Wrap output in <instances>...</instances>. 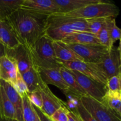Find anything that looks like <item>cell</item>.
<instances>
[{"label":"cell","instance_id":"obj_9","mask_svg":"<svg viewBox=\"0 0 121 121\" xmlns=\"http://www.w3.org/2000/svg\"><path fill=\"white\" fill-rule=\"evenodd\" d=\"M6 56L16 65L20 74L24 73L34 66L28 48L25 45L20 44L13 48H7Z\"/></svg>","mask_w":121,"mask_h":121},{"label":"cell","instance_id":"obj_28","mask_svg":"<svg viewBox=\"0 0 121 121\" xmlns=\"http://www.w3.org/2000/svg\"><path fill=\"white\" fill-rule=\"evenodd\" d=\"M121 73L108 79L106 87L107 91L116 93H121Z\"/></svg>","mask_w":121,"mask_h":121},{"label":"cell","instance_id":"obj_1","mask_svg":"<svg viewBox=\"0 0 121 121\" xmlns=\"http://www.w3.org/2000/svg\"><path fill=\"white\" fill-rule=\"evenodd\" d=\"M47 17L20 8L6 20L11 26L20 43L28 47L45 34Z\"/></svg>","mask_w":121,"mask_h":121},{"label":"cell","instance_id":"obj_5","mask_svg":"<svg viewBox=\"0 0 121 121\" xmlns=\"http://www.w3.org/2000/svg\"><path fill=\"white\" fill-rule=\"evenodd\" d=\"M65 44L82 58L84 62L91 63H100L109 50L108 47L100 44Z\"/></svg>","mask_w":121,"mask_h":121},{"label":"cell","instance_id":"obj_23","mask_svg":"<svg viewBox=\"0 0 121 121\" xmlns=\"http://www.w3.org/2000/svg\"><path fill=\"white\" fill-rule=\"evenodd\" d=\"M0 118L16 119L14 106L8 99L4 90L0 85Z\"/></svg>","mask_w":121,"mask_h":121},{"label":"cell","instance_id":"obj_31","mask_svg":"<svg viewBox=\"0 0 121 121\" xmlns=\"http://www.w3.org/2000/svg\"><path fill=\"white\" fill-rule=\"evenodd\" d=\"M121 30L117 26L115 18H114L112 21L109 30L110 40H111V44L112 46H113V44L116 41L121 40Z\"/></svg>","mask_w":121,"mask_h":121},{"label":"cell","instance_id":"obj_2","mask_svg":"<svg viewBox=\"0 0 121 121\" xmlns=\"http://www.w3.org/2000/svg\"><path fill=\"white\" fill-rule=\"evenodd\" d=\"M89 32L86 20L56 14L48 16L45 34L53 41H61L74 32Z\"/></svg>","mask_w":121,"mask_h":121},{"label":"cell","instance_id":"obj_35","mask_svg":"<svg viewBox=\"0 0 121 121\" xmlns=\"http://www.w3.org/2000/svg\"><path fill=\"white\" fill-rule=\"evenodd\" d=\"M33 107H34V110H35V112H36V113L37 114L40 121H52L50 119V118L47 117L44 113H43L42 111H41L40 109L37 108H36L35 106H34V105H33Z\"/></svg>","mask_w":121,"mask_h":121},{"label":"cell","instance_id":"obj_10","mask_svg":"<svg viewBox=\"0 0 121 121\" xmlns=\"http://www.w3.org/2000/svg\"><path fill=\"white\" fill-rule=\"evenodd\" d=\"M20 9L46 16L59 13L54 0H24Z\"/></svg>","mask_w":121,"mask_h":121},{"label":"cell","instance_id":"obj_6","mask_svg":"<svg viewBox=\"0 0 121 121\" xmlns=\"http://www.w3.org/2000/svg\"><path fill=\"white\" fill-rule=\"evenodd\" d=\"M58 61L61 66L67 69L79 72L100 83L106 85L108 78L99 64L86 63L82 61L65 62L58 60Z\"/></svg>","mask_w":121,"mask_h":121},{"label":"cell","instance_id":"obj_33","mask_svg":"<svg viewBox=\"0 0 121 121\" xmlns=\"http://www.w3.org/2000/svg\"><path fill=\"white\" fill-rule=\"evenodd\" d=\"M77 111H78V113L80 115V116L82 118L83 121H97L85 109V108L83 107L80 101L79 102V105H78V107H77Z\"/></svg>","mask_w":121,"mask_h":121},{"label":"cell","instance_id":"obj_11","mask_svg":"<svg viewBox=\"0 0 121 121\" xmlns=\"http://www.w3.org/2000/svg\"><path fill=\"white\" fill-rule=\"evenodd\" d=\"M121 53L120 44L118 47L113 46L109 49L102 61L99 64L108 79L121 73Z\"/></svg>","mask_w":121,"mask_h":121},{"label":"cell","instance_id":"obj_26","mask_svg":"<svg viewBox=\"0 0 121 121\" xmlns=\"http://www.w3.org/2000/svg\"><path fill=\"white\" fill-rule=\"evenodd\" d=\"M113 19H114L113 18H108L106 19L104 27L96 35L100 44L106 46L109 49L113 47L111 44V40H110L109 30Z\"/></svg>","mask_w":121,"mask_h":121},{"label":"cell","instance_id":"obj_16","mask_svg":"<svg viewBox=\"0 0 121 121\" xmlns=\"http://www.w3.org/2000/svg\"><path fill=\"white\" fill-rule=\"evenodd\" d=\"M18 72L16 65L7 56L0 59V79L13 85Z\"/></svg>","mask_w":121,"mask_h":121},{"label":"cell","instance_id":"obj_7","mask_svg":"<svg viewBox=\"0 0 121 121\" xmlns=\"http://www.w3.org/2000/svg\"><path fill=\"white\" fill-rule=\"evenodd\" d=\"M80 101L85 109L97 121H121L102 103L89 96H82Z\"/></svg>","mask_w":121,"mask_h":121},{"label":"cell","instance_id":"obj_30","mask_svg":"<svg viewBox=\"0 0 121 121\" xmlns=\"http://www.w3.org/2000/svg\"><path fill=\"white\" fill-rule=\"evenodd\" d=\"M69 112L67 106H63L58 109L50 118L52 121H68Z\"/></svg>","mask_w":121,"mask_h":121},{"label":"cell","instance_id":"obj_18","mask_svg":"<svg viewBox=\"0 0 121 121\" xmlns=\"http://www.w3.org/2000/svg\"><path fill=\"white\" fill-rule=\"evenodd\" d=\"M53 47L57 59L59 61H82V58L66 46L61 41H53Z\"/></svg>","mask_w":121,"mask_h":121},{"label":"cell","instance_id":"obj_13","mask_svg":"<svg viewBox=\"0 0 121 121\" xmlns=\"http://www.w3.org/2000/svg\"><path fill=\"white\" fill-rule=\"evenodd\" d=\"M38 70L45 85H54L62 91L63 93L69 91V87L63 79L59 69L38 68Z\"/></svg>","mask_w":121,"mask_h":121},{"label":"cell","instance_id":"obj_22","mask_svg":"<svg viewBox=\"0 0 121 121\" xmlns=\"http://www.w3.org/2000/svg\"><path fill=\"white\" fill-rule=\"evenodd\" d=\"M59 72H60L63 79H64L65 82L69 87V91L70 92H73V93L76 95L80 98L83 96L87 95L86 92L82 89V88L79 85L78 82L76 80L75 78L70 72L69 70L63 66H61L59 69Z\"/></svg>","mask_w":121,"mask_h":121},{"label":"cell","instance_id":"obj_15","mask_svg":"<svg viewBox=\"0 0 121 121\" xmlns=\"http://www.w3.org/2000/svg\"><path fill=\"white\" fill-rule=\"evenodd\" d=\"M21 75L27 85L29 93L40 91L46 85L44 83L40 77L38 68L34 66L30 67L26 72L21 74Z\"/></svg>","mask_w":121,"mask_h":121},{"label":"cell","instance_id":"obj_29","mask_svg":"<svg viewBox=\"0 0 121 121\" xmlns=\"http://www.w3.org/2000/svg\"><path fill=\"white\" fill-rule=\"evenodd\" d=\"M11 85L14 87V89L16 91V92L21 97L24 95H27L29 93L27 85L22 79L21 74L19 72H18L17 73V79L15 82Z\"/></svg>","mask_w":121,"mask_h":121},{"label":"cell","instance_id":"obj_37","mask_svg":"<svg viewBox=\"0 0 121 121\" xmlns=\"http://www.w3.org/2000/svg\"><path fill=\"white\" fill-rule=\"evenodd\" d=\"M0 121H19L16 119H11V118H0Z\"/></svg>","mask_w":121,"mask_h":121},{"label":"cell","instance_id":"obj_34","mask_svg":"<svg viewBox=\"0 0 121 121\" xmlns=\"http://www.w3.org/2000/svg\"><path fill=\"white\" fill-rule=\"evenodd\" d=\"M68 121H83V120L76 110L74 112L69 111L68 113Z\"/></svg>","mask_w":121,"mask_h":121},{"label":"cell","instance_id":"obj_17","mask_svg":"<svg viewBox=\"0 0 121 121\" xmlns=\"http://www.w3.org/2000/svg\"><path fill=\"white\" fill-rule=\"evenodd\" d=\"M0 42L9 49L20 44L7 20H0Z\"/></svg>","mask_w":121,"mask_h":121},{"label":"cell","instance_id":"obj_14","mask_svg":"<svg viewBox=\"0 0 121 121\" xmlns=\"http://www.w3.org/2000/svg\"><path fill=\"white\" fill-rule=\"evenodd\" d=\"M0 85L4 90L8 99L14 106L16 112L17 119L23 121L22 118V100L21 96L16 92L9 83L0 79Z\"/></svg>","mask_w":121,"mask_h":121},{"label":"cell","instance_id":"obj_25","mask_svg":"<svg viewBox=\"0 0 121 121\" xmlns=\"http://www.w3.org/2000/svg\"><path fill=\"white\" fill-rule=\"evenodd\" d=\"M22 100V118L23 121H40L27 95L21 97Z\"/></svg>","mask_w":121,"mask_h":121},{"label":"cell","instance_id":"obj_19","mask_svg":"<svg viewBox=\"0 0 121 121\" xmlns=\"http://www.w3.org/2000/svg\"><path fill=\"white\" fill-rule=\"evenodd\" d=\"M65 44H100L96 35L89 32H74L61 40Z\"/></svg>","mask_w":121,"mask_h":121},{"label":"cell","instance_id":"obj_21","mask_svg":"<svg viewBox=\"0 0 121 121\" xmlns=\"http://www.w3.org/2000/svg\"><path fill=\"white\" fill-rule=\"evenodd\" d=\"M101 103L111 110L117 117L121 118V93L107 91Z\"/></svg>","mask_w":121,"mask_h":121},{"label":"cell","instance_id":"obj_12","mask_svg":"<svg viewBox=\"0 0 121 121\" xmlns=\"http://www.w3.org/2000/svg\"><path fill=\"white\" fill-rule=\"evenodd\" d=\"M40 92L43 100V106L40 110L49 118L58 109L66 106V102L54 95L47 85H45Z\"/></svg>","mask_w":121,"mask_h":121},{"label":"cell","instance_id":"obj_3","mask_svg":"<svg viewBox=\"0 0 121 121\" xmlns=\"http://www.w3.org/2000/svg\"><path fill=\"white\" fill-rule=\"evenodd\" d=\"M53 41L44 34L31 46L27 47L33 65L38 68L59 69L58 61L53 47Z\"/></svg>","mask_w":121,"mask_h":121},{"label":"cell","instance_id":"obj_36","mask_svg":"<svg viewBox=\"0 0 121 121\" xmlns=\"http://www.w3.org/2000/svg\"><path fill=\"white\" fill-rule=\"evenodd\" d=\"M6 52H7V47L0 42V59L2 57L6 56Z\"/></svg>","mask_w":121,"mask_h":121},{"label":"cell","instance_id":"obj_20","mask_svg":"<svg viewBox=\"0 0 121 121\" xmlns=\"http://www.w3.org/2000/svg\"><path fill=\"white\" fill-rule=\"evenodd\" d=\"M59 9V14H67L101 0H54Z\"/></svg>","mask_w":121,"mask_h":121},{"label":"cell","instance_id":"obj_24","mask_svg":"<svg viewBox=\"0 0 121 121\" xmlns=\"http://www.w3.org/2000/svg\"><path fill=\"white\" fill-rule=\"evenodd\" d=\"M24 0H0V20H6L20 9Z\"/></svg>","mask_w":121,"mask_h":121},{"label":"cell","instance_id":"obj_4","mask_svg":"<svg viewBox=\"0 0 121 121\" xmlns=\"http://www.w3.org/2000/svg\"><path fill=\"white\" fill-rule=\"evenodd\" d=\"M119 14V8L115 4L101 0L100 2L88 5L78 10L65 14V15L87 20L106 18H115Z\"/></svg>","mask_w":121,"mask_h":121},{"label":"cell","instance_id":"obj_27","mask_svg":"<svg viewBox=\"0 0 121 121\" xmlns=\"http://www.w3.org/2000/svg\"><path fill=\"white\" fill-rule=\"evenodd\" d=\"M106 18H92L86 20L88 24L89 32L97 35L102 28L106 21Z\"/></svg>","mask_w":121,"mask_h":121},{"label":"cell","instance_id":"obj_8","mask_svg":"<svg viewBox=\"0 0 121 121\" xmlns=\"http://www.w3.org/2000/svg\"><path fill=\"white\" fill-rule=\"evenodd\" d=\"M69 71L87 95L101 102L102 98L107 92L105 85L88 78L79 72L72 70H69Z\"/></svg>","mask_w":121,"mask_h":121},{"label":"cell","instance_id":"obj_32","mask_svg":"<svg viewBox=\"0 0 121 121\" xmlns=\"http://www.w3.org/2000/svg\"><path fill=\"white\" fill-rule=\"evenodd\" d=\"M27 97L32 105L41 109L43 106V100L40 91L28 93L27 94Z\"/></svg>","mask_w":121,"mask_h":121}]
</instances>
